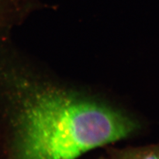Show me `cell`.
Returning <instances> with one entry per match:
<instances>
[{
    "label": "cell",
    "instance_id": "1",
    "mask_svg": "<svg viewBox=\"0 0 159 159\" xmlns=\"http://www.w3.org/2000/svg\"><path fill=\"white\" fill-rule=\"evenodd\" d=\"M137 127L102 103L57 91L37 93L20 115L14 159H76Z\"/></svg>",
    "mask_w": 159,
    "mask_h": 159
},
{
    "label": "cell",
    "instance_id": "2",
    "mask_svg": "<svg viewBox=\"0 0 159 159\" xmlns=\"http://www.w3.org/2000/svg\"><path fill=\"white\" fill-rule=\"evenodd\" d=\"M39 6L36 0H0V29L19 25Z\"/></svg>",
    "mask_w": 159,
    "mask_h": 159
},
{
    "label": "cell",
    "instance_id": "3",
    "mask_svg": "<svg viewBox=\"0 0 159 159\" xmlns=\"http://www.w3.org/2000/svg\"><path fill=\"white\" fill-rule=\"evenodd\" d=\"M124 159H159V145L133 149L125 154Z\"/></svg>",
    "mask_w": 159,
    "mask_h": 159
}]
</instances>
